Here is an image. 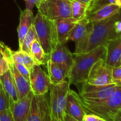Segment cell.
Instances as JSON below:
<instances>
[{
  "mask_svg": "<svg viewBox=\"0 0 121 121\" xmlns=\"http://www.w3.org/2000/svg\"><path fill=\"white\" fill-rule=\"evenodd\" d=\"M33 24L38 41L42 46L48 58L52 51L59 44L55 22L48 19L38 12L34 17Z\"/></svg>",
  "mask_w": 121,
  "mask_h": 121,
  "instance_id": "4",
  "label": "cell"
},
{
  "mask_svg": "<svg viewBox=\"0 0 121 121\" xmlns=\"http://www.w3.org/2000/svg\"><path fill=\"white\" fill-rule=\"evenodd\" d=\"M14 65L15 66V68L17 69V71L19 72V73L21 75H22L26 79H27L29 81V77H30V70H29L25 66L19 64V63H16V62H13Z\"/></svg>",
  "mask_w": 121,
  "mask_h": 121,
  "instance_id": "29",
  "label": "cell"
},
{
  "mask_svg": "<svg viewBox=\"0 0 121 121\" xmlns=\"http://www.w3.org/2000/svg\"><path fill=\"white\" fill-rule=\"evenodd\" d=\"M12 59L13 62L21 64L25 66L30 71L36 64L30 53L22 50L12 51Z\"/></svg>",
  "mask_w": 121,
  "mask_h": 121,
  "instance_id": "24",
  "label": "cell"
},
{
  "mask_svg": "<svg viewBox=\"0 0 121 121\" xmlns=\"http://www.w3.org/2000/svg\"><path fill=\"white\" fill-rule=\"evenodd\" d=\"M117 84H110L103 86H97L83 83L80 90L79 95L81 99L89 101H99L105 99L116 89Z\"/></svg>",
  "mask_w": 121,
  "mask_h": 121,
  "instance_id": "11",
  "label": "cell"
},
{
  "mask_svg": "<svg viewBox=\"0 0 121 121\" xmlns=\"http://www.w3.org/2000/svg\"><path fill=\"white\" fill-rule=\"evenodd\" d=\"M48 60L53 63L66 65L71 68L73 62V54L65 45L58 44L48 55Z\"/></svg>",
  "mask_w": 121,
  "mask_h": 121,
  "instance_id": "16",
  "label": "cell"
},
{
  "mask_svg": "<svg viewBox=\"0 0 121 121\" xmlns=\"http://www.w3.org/2000/svg\"><path fill=\"white\" fill-rule=\"evenodd\" d=\"M99 117L93 113H86L83 117V121H98Z\"/></svg>",
  "mask_w": 121,
  "mask_h": 121,
  "instance_id": "32",
  "label": "cell"
},
{
  "mask_svg": "<svg viewBox=\"0 0 121 121\" xmlns=\"http://www.w3.org/2000/svg\"><path fill=\"white\" fill-rule=\"evenodd\" d=\"M121 10V8L114 4H105L87 16L91 22H95L110 18Z\"/></svg>",
  "mask_w": 121,
  "mask_h": 121,
  "instance_id": "19",
  "label": "cell"
},
{
  "mask_svg": "<svg viewBox=\"0 0 121 121\" xmlns=\"http://www.w3.org/2000/svg\"><path fill=\"white\" fill-rule=\"evenodd\" d=\"M37 9L52 21L71 17V2L69 0H43Z\"/></svg>",
  "mask_w": 121,
  "mask_h": 121,
  "instance_id": "6",
  "label": "cell"
},
{
  "mask_svg": "<svg viewBox=\"0 0 121 121\" xmlns=\"http://www.w3.org/2000/svg\"><path fill=\"white\" fill-rule=\"evenodd\" d=\"M10 69L13 74L18 98H22L31 91L30 83L27 79H26L22 75L19 73V72L15 68L14 63Z\"/></svg>",
  "mask_w": 121,
  "mask_h": 121,
  "instance_id": "20",
  "label": "cell"
},
{
  "mask_svg": "<svg viewBox=\"0 0 121 121\" xmlns=\"http://www.w3.org/2000/svg\"><path fill=\"white\" fill-rule=\"evenodd\" d=\"M10 98L0 81V111L9 109Z\"/></svg>",
  "mask_w": 121,
  "mask_h": 121,
  "instance_id": "27",
  "label": "cell"
},
{
  "mask_svg": "<svg viewBox=\"0 0 121 121\" xmlns=\"http://www.w3.org/2000/svg\"><path fill=\"white\" fill-rule=\"evenodd\" d=\"M54 22L57 31L58 43L59 44L65 45L69 41L68 37L71 29L78 21L73 17H69L58 19Z\"/></svg>",
  "mask_w": 121,
  "mask_h": 121,
  "instance_id": "17",
  "label": "cell"
},
{
  "mask_svg": "<svg viewBox=\"0 0 121 121\" xmlns=\"http://www.w3.org/2000/svg\"><path fill=\"white\" fill-rule=\"evenodd\" d=\"M34 95L31 91L26 96L16 101L10 100L9 110L14 121H26Z\"/></svg>",
  "mask_w": 121,
  "mask_h": 121,
  "instance_id": "13",
  "label": "cell"
},
{
  "mask_svg": "<svg viewBox=\"0 0 121 121\" xmlns=\"http://www.w3.org/2000/svg\"><path fill=\"white\" fill-rule=\"evenodd\" d=\"M105 46H99L88 52L74 53L73 62L68 76L70 84L82 85L85 83L94 64L100 58H105Z\"/></svg>",
  "mask_w": 121,
  "mask_h": 121,
  "instance_id": "1",
  "label": "cell"
},
{
  "mask_svg": "<svg viewBox=\"0 0 121 121\" xmlns=\"http://www.w3.org/2000/svg\"><path fill=\"white\" fill-rule=\"evenodd\" d=\"M26 121H51L49 99L46 94L34 95Z\"/></svg>",
  "mask_w": 121,
  "mask_h": 121,
  "instance_id": "9",
  "label": "cell"
},
{
  "mask_svg": "<svg viewBox=\"0 0 121 121\" xmlns=\"http://www.w3.org/2000/svg\"><path fill=\"white\" fill-rule=\"evenodd\" d=\"M89 4L78 1L71 2V17L79 21L87 17Z\"/></svg>",
  "mask_w": 121,
  "mask_h": 121,
  "instance_id": "25",
  "label": "cell"
},
{
  "mask_svg": "<svg viewBox=\"0 0 121 121\" xmlns=\"http://www.w3.org/2000/svg\"><path fill=\"white\" fill-rule=\"evenodd\" d=\"M120 19H121V10L110 18L91 22L92 28L86 52L90 51L99 46H105L110 39L118 36L115 32L114 24L115 21Z\"/></svg>",
  "mask_w": 121,
  "mask_h": 121,
  "instance_id": "3",
  "label": "cell"
},
{
  "mask_svg": "<svg viewBox=\"0 0 121 121\" xmlns=\"http://www.w3.org/2000/svg\"><path fill=\"white\" fill-rule=\"evenodd\" d=\"M29 83L31 92L34 95L46 94L51 86L48 75L38 64H36L30 71Z\"/></svg>",
  "mask_w": 121,
  "mask_h": 121,
  "instance_id": "10",
  "label": "cell"
},
{
  "mask_svg": "<svg viewBox=\"0 0 121 121\" xmlns=\"http://www.w3.org/2000/svg\"><path fill=\"white\" fill-rule=\"evenodd\" d=\"M63 121H79L72 117H71L70 115H67V114H65L64 116V119H63Z\"/></svg>",
  "mask_w": 121,
  "mask_h": 121,
  "instance_id": "35",
  "label": "cell"
},
{
  "mask_svg": "<svg viewBox=\"0 0 121 121\" xmlns=\"http://www.w3.org/2000/svg\"><path fill=\"white\" fill-rule=\"evenodd\" d=\"M120 65H121V60H120Z\"/></svg>",
  "mask_w": 121,
  "mask_h": 121,
  "instance_id": "39",
  "label": "cell"
},
{
  "mask_svg": "<svg viewBox=\"0 0 121 121\" xmlns=\"http://www.w3.org/2000/svg\"><path fill=\"white\" fill-rule=\"evenodd\" d=\"M34 15L33 14L32 10L24 9L21 12L20 14V19L19 24L17 28V34H18V39L19 43L21 44L26 34H27L29 28L34 23Z\"/></svg>",
  "mask_w": 121,
  "mask_h": 121,
  "instance_id": "18",
  "label": "cell"
},
{
  "mask_svg": "<svg viewBox=\"0 0 121 121\" xmlns=\"http://www.w3.org/2000/svg\"><path fill=\"white\" fill-rule=\"evenodd\" d=\"M30 54L31 55L33 59L38 65H44L46 64L48 58L46 54L44 52V50L37 40H35L32 42L30 47Z\"/></svg>",
  "mask_w": 121,
  "mask_h": 121,
  "instance_id": "23",
  "label": "cell"
},
{
  "mask_svg": "<svg viewBox=\"0 0 121 121\" xmlns=\"http://www.w3.org/2000/svg\"><path fill=\"white\" fill-rule=\"evenodd\" d=\"M112 68L113 67L105 63V58L98 60L91 68L88 78L85 83L97 86L113 84L112 79Z\"/></svg>",
  "mask_w": 121,
  "mask_h": 121,
  "instance_id": "8",
  "label": "cell"
},
{
  "mask_svg": "<svg viewBox=\"0 0 121 121\" xmlns=\"http://www.w3.org/2000/svg\"><path fill=\"white\" fill-rule=\"evenodd\" d=\"M111 121H121V109L112 116Z\"/></svg>",
  "mask_w": 121,
  "mask_h": 121,
  "instance_id": "34",
  "label": "cell"
},
{
  "mask_svg": "<svg viewBox=\"0 0 121 121\" xmlns=\"http://www.w3.org/2000/svg\"><path fill=\"white\" fill-rule=\"evenodd\" d=\"M92 28V23L86 17L78 21L71 29L68 40L75 42V54L85 53Z\"/></svg>",
  "mask_w": 121,
  "mask_h": 121,
  "instance_id": "7",
  "label": "cell"
},
{
  "mask_svg": "<svg viewBox=\"0 0 121 121\" xmlns=\"http://www.w3.org/2000/svg\"><path fill=\"white\" fill-rule=\"evenodd\" d=\"M69 1H70V2H72V1H73V0H69Z\"/></svg>",
  "mask_w": 121,
  "mask_h": 121,
  "instance_id": "38",
  "label": "cell"
},
{
  "mask_svg": "<svg viewBox=\"0 0 121 121\" xmlns=\"http://www.w3.org/2000/svg\"><path fill=\"white\" fill-rule=\"evenodd\" d=\"M81 100L86 112L95 114L106 121H111L112 116L121 109V83L117 84L114 92L104 100Z\"/></svg>",
  "mask_w": 121,
  "mask_h": 121,
  "instance_id": "2",
  "label": "cell"
},
{
  "mask_svg": "<svg viewBox=\"0 0 121 121\" xmlns=\"http://www.w3.org/2000/svg\"><path fill=\"white\" fill-rule=\"evenodd\" d=\"M0 81H1V83L4 91H6L8 96L9 97L10 100L12 101L17 100L19 98L17 95V92L14 83L13 74L12 73L11 69L7 71L3 75L0 76Z\"/></svg>",
  "mask_w": 121,
  "mask_h": 121,
  "instance_id": "21",
  "label": "cell"
},
{
  "mask_svg": "<svg viewBox=\"0 0 121 121\" xmlns=\"http://www.w3.org/2000/svg\"><path fill=\"white\" fill-rule=\"evenodd\" d=\"M114 29H115V32L118 36H121V19L115 21L114 24Z\"/></svg>",
  "mask_w": 121,
  "mask_h": 121,
  "instance_id": "33",
  "label": "cell"
},
{
  "mask_svg": "<svg viewBox=\"0 0 121 121\" xmlns=\"http://www.w3.org/2000/svg\"><path fill=\"white\" fill-rule=\"evenodd\" d=\"M112 79L113 83L115 84L121 83V65L112 68Z\"/></svg>",
  "mask_w": 121,
  "mask_h": 121,
  "instance_id": "28",
  "label": "cell"
},
{
  "mask_svg": "<svg viewBox=\"0 0 121 121\" xmlns=\"http://www.w3.org/2000/svg\"><path fill=\"white\" fill-rule=\"evenodd\" d=\"M70 85L69 81L66 80L56 85H51L49 90V106L51 120L63 121Z\"/></svg>",
  "mask_w": 121,
  "mask_h": 121,
  "instance_id": "5",
  "label": "cell"
},
{
  "mask_svg": "<svg viewBox=\"0 0 121 121\" xmlns=\"http://www.w3.org/2000/svg\"><path fill=\"white\" fill-rule=\"evenodd\" d=\"M76 1H78V2H83V3L90 4L93 2V0H76Z\"/></svg>",
  "mask_w": 121,
  "mask_h": 121,
  "instance_id": "36",
  "label": "cell"
},
{
  "mask_svg": "<svg viewBox=\"0 0 121 121\" xmlns=\"http://www.w3.org/2000/svg\"><path fill=\"white\" fill-rule=\"evenodd\" d=\"M42 1L43 0H25L26 9L32 10L34 6H36L37 7Z\"/></svg>",
  "mask_w": 121,
  "mask_h": 121,
  "instance_id": "31",
  "label": "cell"
},
{
  "mask_svg": "<svg viewBox=\"0 0 121 121\" xmlns=\"http://www.w3.org/2000/svg\"><path fill=\"white\" fill-rule=\"evenodd\" d=\"M86 113L87 112L83 105L79 94L70 88L66 98L65 114L79 121H83Z\"/></svg>",
  "mask_w": 121,
  "mask_h": 121,
  "instance_id": "12",
  "label": "cell"
},
{
  "mask_svg": "<svg viewBox=\"0 0 121 121\" xmlns=\"http://www.w3.org/2000/svg\"><path fill=\"white\" fill-rule=\"evenodd\" d=\"M0 121H14L9 109L0 111Z\"/></svg>",
  "mask_w": 121,
  "mask_h": 121,
  "instance_id": "30",
  "label": "cell"
},
{
  "mask_svg": "<svg viewBox=\"0 0 121 121\" xmlns=\"http://www.w3.org/2000/svg\"><path fill=\"white\" fill-rule=\"evenodd\" d=\"M37 35L34 26V24L29 28L27 34H26L25 37L24 38L21 44H19V50H22L24 52L30 53V47L32 42L35 40H37Z\"/></svg>",
  "mask_w": 121,
  "mask_h": 121,
  "instance_id": "26",
  "label": "cell"
},
{
  "mask_svg": "<svg viewBox=\"0 0 121 121\" xmlns=\"http://www.w3.org/2000/svg\"><path fill=\"white\" fill-rule=\"evenodd\" d=\"M12 65V51L9 46L0 41V76L9 71Z\"/></svg>",
  "mask_w": 121,
  "mask_h": 121,
  "instance_id": "22",
  "label": "cell"
},
{
  "mask_svg": "<svg viewBox=\"0 0 121 121\" xmlns=\"http://www.w3.org/2000/svg\"><path fill=\"white\" fill-rule=\"evenodd\" d=\"M51 85H56L68 78L71 68L66 65L56 64L47 60L46 63Z\"/></svg>",
  "mask_w": 121,
  "mask_h": 121,
  "instance_id": "15",
  "label": "cell"
},
{
  "mask_svg": "<svg viewBox=\"0 0 121 121\" xmlns=\"http://www.w3.org/2000/svg\"><path fill=\"white\" fill-rule=\"evenodd\" d=\"M51 121H54V120H51ZM58 121H60V120H58Z\"/></svg>",
  "mask_w": 121,
  "mask_h": 121,
  "instance_id": "40",
  "label": "cell"
},
{
  "mask_svg": "<svg viewBox=\"0 0 121 121\" xmlns=\"http://www.w3.org/2000/svg\"><path fill=\"white\" fill-rule=\"evenodd\" d=\"M105 46L106 49L105 63L112 67L120 66L121 60V36L110 39Z\"/></svg>",
  "mask_w": 121,
  "mask_h": 121,
  "instance_id": "14",
  "label": "cell"
},
{
  "mask_svg": "<svg viewBox=\"0 0 121 121\" xmlns=\"http://www.w3.org/2000/svg\"><path fill=\"white\" fill-rule=\"evenodd\" d=\"M98 121H106L105 120H104V119H103V118H101V117H99V118H98Z\"/></svg>",
  "mask_w": 121,
  "mask_h": 121,
  "instance_id": "37",
  "label": "cell"
}]
</instances>
